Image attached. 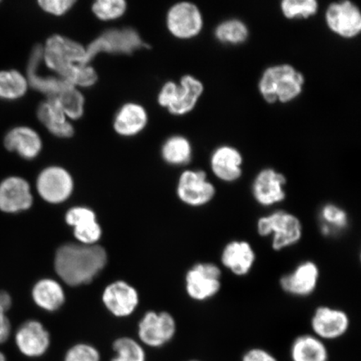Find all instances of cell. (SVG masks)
<instances>
[{
  "mask_svg": "<svg viewBox=\"0 0 361 361\" xmlns=\"http://www.w3.org/2000/svg\"><path fill=\"white\" fill-rule=\"evenodd\" d=\"M42 47V62L58 78L75 87L89 88L96 85L98 75L87 61V49L66 36L53 35Z\"/></svg>",
  "mask_w": 361,
  "mask_h": 361,
  "instance_id": "cell-1",
  "label": "cell"
},
{
  "mask_svg": "<svg viewBox=\"0 0 361 361\" xmlns=\"http://www.w3.org/2000/svg\"><path fill=\"white\" fill-rule=\"evenodd\" d=\"M106 262V252L101 246L67 243L56 252L55 269L63 281L78 286L92 281Z\"/></svg>",
  "mask_w": 361,
  "mask_h": 361,
  "instance_id": "cell-2",
  "label": "cell"
},
{
  "mask_svg": "<svg viewBox=\"0 0 361 361\" xmlns=\"http://www.w3.org/2000/svg\"><path fill=\"white\" fill-rule=\"evenodd\" d=\"M305 78L300 72L288 65L269 68L259 82V90L268 103L290 102L299 97Z\"/></svg>",
  "mask_w": 361,
  "mask_h": 361,
  "instance_id": "cell-3",
  "label": "cell"
},
{
  "mask_svg": "<svg viewBox=\"0 0 361 361\" xmlns=\"http://www.w3.org/2000/svg\"><path fill=\"white\" fill-rule=\"evenodd\" d=\"M257 231L261 237L271 238L274 250L282 251L301 240L303 226L295 214L278 210L261 216L257 222Z\"/></svg>",
  "mask_w": 361,
  "mask_h": 361,
  "instance_id": "cell-4",
  "label": "cell"
},
{
  "mask_svg": "<svg viewBox=\"0 0 361 361\" xmlns=\"http://www.w3.org/2000/svg\"><path fill=\"white\" fill-rule=\"evenodd\" d=\"M203 85L192 75H184L180 83L168 81L158 93L157 102L174 116L186 115L196 106Z\"/></svg>",
  "mask_w": 361,
  "mask_h": 361,
  "instance_id": "cell-5",
  "label": "cell"
},
{
  "mask_svg": "<svg viewBox=\"0 0 361 361\" xmlns=\"http://www.w3.org/2000/svg\"><path fill=\"white\" fill-rule=\"evenodd\" d=\"M147 47L137 31L130 27L108 30L85 47L87 61L92 65L94 58L100 54L128 56Z\"/></svg>",
  "mask_w": 361,
  "mask_h": 361,
  "instance_id": "cell-6",
  "label": "cell"
},
{
  "mask_svg": "<svg viewBox=\"0 0 361 361\" xmlns=\"http://www.w3.org/2000/svg\"><path fill=\"white\" fill-rule=\"evenodd\" d=\"M222 272L213 263H198L188 271L185 287L192 300L203 302L213 299L222 287Z\"/></svg>",
  "mask_w": 361,
  "mask_h": 361,
  "instance_id": "cell-7",
  "label": "cell"
},
{
  "mask_svg": "<svg viewBox=\"0 0 361 361\" xmlns=\"http://www.w3.org/2000/svg\"><path fill=\"white\" fill-rule=\"evenodd\" d=\"M36 189L45 202L59 204L71 196L74 191V179L62 166H48L38 175Z\"/></svg>",
  "mask_w": 361,
  "mask_h": 361,
  "instance_id": "cell-8",
  "label": "cell"
},
{
  "mask_svg": "<svg viewBox=\"0 0 361 361\" xmlns=\"http://www.w3.org/2000/svg\"><path fill=\"white\" fill-rule=\"evenodd\" d=\"M177 193L179 200L185 204L200 207L214 200L216 189L207 179L204 171L188 170L180 176Z\"/></svg>",
  "mask_w": 361,
  "mask_h": 361,
  "instance_id": "cell-9",
  "label": "cell"
},
{
  "mask_svg": "<svg viewBox=\"0 0 361 361\" xmlns=\"http://www.w3.org/2000/svg\"><path fill=\"white\" fill-rule=\"evenodd\" d=\"M166 22L171 35L179 39L195 37L203 25L200 8L190 2H180L171 6L166 13Z\"/></svg>",
  "mask_w": 361,
  "mask_h": 361,
  "instance_id": "cell-10",
  "label": "cell"
},
{
  "mask_svg": "<svg viewBox=\"0 0 361 361\" xmlns=\"http://www.w3.org/2000/svg\"><path fill=\"white\" fill-rule=\"evenodd\" d=\"M177 326L173 316L166 312H148L138 326V336L142 344L158 348L173 340Z\"/></svg>",
  "mask_w": 361,
  "mask_h": 361,
  "instance_id": "cell-11",
  "label": "cell"
},
{
  "mask_svg": "<svg viewBox=\"0 0 361 361\" xmlns=\"http://www.w3.org/2000/svg\"><path fill=\"white\" fill-rule=\"evenodd\" d=\"M350 318L345 311L329 306L316 309L311 319L314 334L322 341H333L345 335L350 328Z\"/></svg>",
  "mask_w": 361,
  "mask_h": 361,
  "instance_id": "cell-12",
  "label": "cell"
},
{
  "mask_svg": "<svg viewBox=\"0 0 361 361\" xmlns=\"http://www.w3.org/2000/svg\"><path fill=\"white\" fill-rule=\"evenodd\" d=\"M33 195L28 180L18 176H11L0 183V211L17 214L30 209Z\"/></svg>",
  "mask_w": 361,
  "mask_h": 361,
  "instance_id": "cell-13",
  "label": "cell"
},
{
  "mask_svg": "<svg viewBox=\"0 0 361 361\" xmlns=\"http://www.w3.org/2000/svg\"><path fill=\"white\" fill-rule=\"evenodd\" d=\"M42 62V47L36 45L30 54L25 75L30 88L43 94L47 99H51L58 97L68 88L74 87L56 75H39V68Z\"/></svg>",
  "mask_w": 361,
  "mask_h": 361,
  "instance_id": "cell-14",
  "label": "cell"
},
{
  "mask_svg": "<svg viewBox=\"0 0 361 361\" xmlns=\"http://www.w3.org/2000/svg\"><path fill=\"white\" fill-rule=\"evenodd\" d=\"M15 342L18 350L27 358L42 357L51 345V336L43 324L29 320L17 329Z\"/></svg>",
  "mask_w": 361,
  "mask_h": 361,
  "instance_id": "cell-15",
  "label": "cell"
},
{
  "mask_svg": "<svg viewBox=\"0 0 361 361\" xmlns=\"http://www.w3.org/2000/svg\"><path fill=\"white\" fill-rule=\"evenodd\" d=\"M326 19L329 28L343 38H354L360 32V11L350 1L332 4L328 8Z\"/></svg>",
  "mask_w": 361,
  "mask_h": 361,
  "instance_id": "cell-16",
  "label": "cell"
},
{
  "mask_svg": "<svg viewBox=\"0 0 361 361\" xmlns=\"http://www.w3.org/2000/svg\"><path fill=\"white\" fill-rule=\"evenodd\" d=\"M319 269L312 261H305L281 279L282 290L295 297H307L318 286Z\"/></svg>",
  "mask_w": 361,
  "mask_h": 361,
  "instance_id": "cell-17",
  "label": "cell"
},
{
  "mask_svg": "<svg viewBox=\"0 0 361 361\" xmlns=\"http://www.w3.org/2000/svg\"><path fill=\"white\" fill-rule=\"evenodd\" d=\"M286 178L274 169H264L257 176L252 184V196L260 206L272 207L286 197L284 186Z\"/></svg>",
  "mask_w": 361,
  "mask_h": 361,
  "instance_id": "cell-18",
  "label": "cell"
},
{
  "mask_svg": "<svg viewBox=\"0 0 361 361\" xmlns=\"http://www.w3.org/2000/svg\"><path fill=\"white\" fill-rule=\"evenodd\" d=\"M4 146L6 150L15 152L23 159L31 161L37 158L43 149L39 134L30 126H16L4 135Z\"/></svg>",
  "mask_w": 361,
  "mask_h": 361,
  "instance_id": "cell-19",
  "label": "cell"
},
{
  "mask_svg": "<svg viewBox=\"0 0 361 361\" xmlns=\"http://www.w3.org/2000/svg\"><path fill=\"white\" fill-rule=\"evenodd\" d=\"M104 305L116 317L132 314L139 303L137 290L124 281H116L108 286L103 292Z\"/></svg>",
  "mask_w": 361,
  "mask_h": 361,
  "instance_id": "cell-20",
  "label": "cell"
},
{
  "mask_svg": "<svg viewBox=\"0 0 361 361\" xmlns=\"http://www.w3.org/2000/svg\"><path fill=\"white\" fill-rule=\"evenodd\" d=\"M66 221L74 228V235L80 245H94L102 237L101 226L92 209L75 207L67 212Z\"/></svg>",
  "mask_w": 361,
  "mask_h": 361,
  "instance_id": "cell-21",
  "label": "cell"
},
{
  "mask_svg": "<svg viewBox=\"0 0 361 361\" xmlns=\"http://www.w3.org/2000/svg\"><path fill=\"white\" fill-rule=\"evenodd\" d=\"M256 255L250 243L233 240L227 243L221 254L224 267L237 276H245L254 268Z\"/></svg>",
  "mask_w": 361,
  "mask_h": 361,
  "instance_id": "cell-22",
  "label": "cell"
},
{
  "mask_svg": "<svg viewBox=\"0 0 361 361\" xmlns=\"http://www.w3.org/2000/svg\"><path fill=\"white\" fill-rule=\"evenodd\" d=\"M148 123V113L141 104H124L116 113L113 128L123 137H133L143 132Z\"/></svg>",
  "mask_w": 361,
  "mask_h": 361,
  "instance_id": "cell-23",
  "label": "cell"
},
{
  "mask_svg": "<svg viewBox=\"0 0 361 361\" xmlns=\"http://www.w3.org/2000/svg\"><path fill=\"white\" fill-rule=\"evenodd\" d=\"M36 115L39 123L54 137L61 139L73 137L75 134L73 125L54 99H45L40 103Z\"/></svg>",
  "mask_w": 361,
  "mask_h": 361,
  "instance_id": "cell-24",
  "label": "cell"
},
{
  "mask_svg": "<svg viewBox=\"0 0 361 361\" xmlns=\"http://www.w3.org/2000/svg\"><path fill=\"white\" fill-rule=\"evenodd\" d=\"M243 158L236 149L222 147L216 149L211 158V168L220 180L233 183L240 178L242 175Z\"/></svg>",
  "mask_w": 361,
  "mask_h": 361,
  "instance_id": "cell-25",
  "label": "cell"
},
{
  "mask_svg": "<svg viewBox=\"0 0 361 361\" xmlns=\"http://www.w3.org/2000/svg\"><path fill=\"white\" fill-rule=\"evenodd\" d=\"M32 298L39 308L51 312L60 309L66 300L61 284L51 279H42L35 284Z\"/></svg>",
  "mask_w": 361,
  "mask_h": 361,
  "instance_id": "cell-26",
  "label": "cell"
},
{
  "mask_svg": "<svg viewBox=\"0 0 361 361\" xmlns=\"http://www.w3.org/2000/svg\"><path fill=\"white\" fill-rule=\"evenodd\" d=\"M293 361H328L329 353L323 341L312 335L300 336L293 342Z\"/></svg>",
  "mask_w": 361,
  "mask_h": 361,
  "instance_id": "cell-27",
  "label": "cell"
},
{
  "mask_svg": "<svg viewBox=\"0 0 361 361\" xmlns=\"http://www.w3.org/2000/svg\"><path fill=\"white\" fill-rule=\"evenodd\" d=\"M30 87L25 75L17 70L0 71V99L16 101L25 97Z\"/></svg>",
  "mask_w": 361,
  "mask_h": 361,
  "instance_id": "cell-28",
  "label": "cell"
},
{
  "mask_svg": "<svg viewBox=\"0 0 361 361\" xmlns=\"http://www.w3.org/2000/svg\"><path fill=\"white\" fill-rule=\"evenodd\" d=\"M162 159L171 166L188 164L192 157V146L182 135L169 137L161 147Z\"/></svg>",
  "mask_w": 361,
  "mask_h": 361,
  "instance_id": "cell-29",
  "label": "cell"
},
{
  "mask_svg": "<svg viewBox=\"0 0 361 361\" xmlns=\"http://www.w3.org/2000/svg\"><path fill=\"white\" fill-rule=\"evenodd\" d=\"M319 220L322 223V233L326 236L341 232L349 224L348 214L335 204L322 207L319 212Z\"/></svg>",
  "mask_w": 361,
  "mask_h": 361,
  "instance_id": "cell-30",
  "label": "cell"
},
{
  "mask_svg": "<svg viewBox=\"0 0 361 361\" xmlns=\"http://www.w3.org/2000/svg\"><path fill=\"white\" fill-rule=\"evenodd\" d=\"M51 99L56 101L70 121H78L83 116L85 100L80 89L71 87L58 97Z\"/></svg>",
  "mask_w": 361,
  "mask_h": 361,
  "instance_id": "cell-31",
  "label": "cell"
},
{
  "mask_svg": "<svg viewBox=\"0 0 361 361\" xmlns=\"http://www.w3.org/2000/svg\"><path fill=\"white\" fill-rule=\"evenodd\" d=\"M116 352L115 357L111 361H146V352L139 342L132 338L123 337L117 338L113 344Z\"/></svg>",
  "mask_w": 361,
  "mask_h": 361,
  "instance_id": "cell-32",
  "label": "cell"
},
{
  "mask_svg": "<svg viewBox=\"0 0 361 361\" xmlns=\"http://www.w3.org/2000/svg\"><path fill=\"white\" fill-rule=\"evenodd\" d=\"M92 11L99 20L114 21L125 15L128 3L125 0H97L92 4Z\"/></svg>",
  "mask_w": 361,
  "mask_h": 361,
  "instance_id": "cell-33",
  "label": "cell"
},
{
  "mask_svg": "<svg viewBox=\"0 0 361 361\" xmlns=\"http://www.w3.org/2000/svg\"><path fill=\"white\" fill-rule=\"evenodd\" d=\"M215 35L221 42L237 44L245 42L248 30L242 21L231 20L220 24L215 30Z\"/></svg>",
  "mask_w": 361,
  "mask_h": 361,
  "instance_id": "cell-34",
  "label": "cell"
},
{
  "mask_svg": "<svg viewBox=\"0 0 361 361\" xmlns=\"http://www.w3.org/2000/svg\"><path fill=\"white\" fill-rule=\"evenodd\" d=\"M318 3L315 0H284L281 10L287 19L304 18L307 19L317 13Z\"/></svg>",
  "mask_w": 361,
  "mask_h": 361,
  "instance_id": "cell-35",
  "label": "cell"
},
{
  "mask_svg": "<svg viewBox=\"0 0 361 361\" xmlns=\"http://www.w3.org/2000/svg\"><path fill=\"white\" fill-rule=\"evenodd\" d=\"M63 361H101V355L96 347L78 344L68 350Z\"/></svg>",
  "mask_w": 361,
  "mask_h": 361,
  "instance_id": "cell-36",
  "label": "cell"
},
{
  "mask_svg": "<svg viewBox=\"0 0 361 361\" xmlns=\"http://www.w3.org/2000/svg\"><path fill=\"white\" fill-rule=\"evenodd\" d=\"M75 0H39L40 10L49 16L61 17L74 8Z\"/></svg>",
  "mask_w": 361,
  "mask_h": 361,
  "instance_id": "cell-37",
  "label": "cell"
},
{
  "mask_svg": "<svg viewBox=\"0 0 361 361\" xmlns=\"http://www.w3.org/2000/svg\"><path fill=\"white\" fill-rule=\"evenodd\" d=\"M242 361H278L272 354L261 348H254L246 352Z\"/></svg>",
  "mask_w": 361,
  "mask_h": 361,
  "instance_id": "cell-38",
  "label": "cell"
},
{
  "mask_svg": "<svg viewBox=\"0 0 361 361\" xmlns=\"http://www.w3.org/2000/svg\"><path fill=\"white\" fill-rule=\"evenodd\" d=\"M6 314L0 308V345L6 343L11 336V324Z\"/></svg>",
  "mask_w": 361,
  "mask_h": 361,
  "instance_id": "cell-39",
  "label": "cell"
},
{
  "mask_svg": "<svg viewBox=\"0 0 361 361\" xmlns=\"http://www.w3.org/2000/svg\"><path fill=\"white\" fill-rule=\"evenodd\" d=\"M12 305V299L7 292L0 291V308L7 311L11 309Z\"/></svg>",
  "mask_w": 361,
  "mask_h": 361,
  "instance_id": "cell-40",
  "label": "cell"
},
{
  "mask_svg": "<svg viewBox=\"0 0 361 361\" xmlns=\"http://www.w3.org/2000/svg\"><path fill=\"white\" fill-rule=\"evenodd\" d=\"M0 361H8L6 354L2 350H0Z\"/></svg>",
  "mask_w": 361,
  "mask_h": 361,
  "instance_id": "cell-41",
  "label": "cell"
},
{
  "mask_svg": "<svg viewBox=\"0 0 361 361\" xmlns=\"http://www.w3.org/2000/svg\"><path fill=\"white\" fill-rule=\"evenodd\" d=\"M189 361H198V360H189Z\"/></svg>",
  "mask_w": 361,
  "mask_h": 361,
  "instance_id": "cell-42",
  "label": "cell"
}]
</instances>
